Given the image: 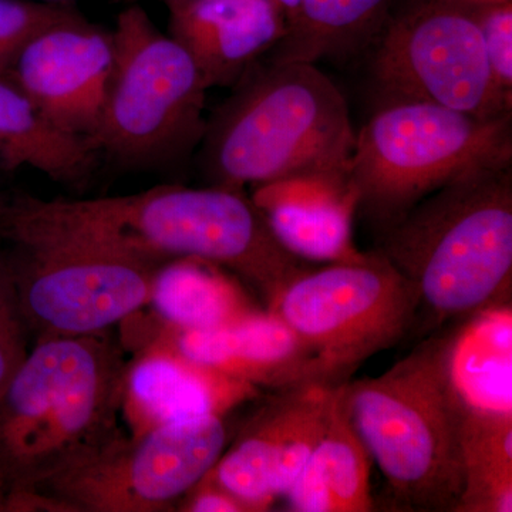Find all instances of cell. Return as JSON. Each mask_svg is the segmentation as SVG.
Masks as SVG:
<instances>
[{"mask_svg":"<svg viewBox=\"0 0 512 512\" xmlns=\"http://www.w3.org/2000/svg\"><path fill=\"white\" fill-rule=\"evenodd\" d=\"M0 228L26 229L163 266L194 258L227 268L271 299L309 268L286 251L242 190L163 185L124 197L43 200L0 188Z\"/></svg>","mask_w":512,"mask_h":512,"instance_id":"obj_1","label":"cell"},{"mask_svg":"<svg viewBox=\"0 0 512 512\" xmlns=\"http://www.w3.org/2000/svg\"><path fill=\"white\" fill-rule=\"evenodd\" d=\"M127 362L106 332L37 340L0 396V483L8 512L120 437Z\"/></svg>","mask_w":512,"mask_h":512,"instance_id":"obj_2","label":"cell"},{"mask_svg":"<svg viewBox=\"0 0 512 512\" xmlns=\"http://www.w3.org/2000/svg\"><path fill=\"white\" fill-rule=\"evenodd\" d=\"M355 141L345 97L315 64L261 59L205 124L198 163L208 183L229 190L350 180Z\"/></svg>","mask_w":512,"mask_h":512,"instance_id":"obj_3","label":"cell"},{"mask_svg":"<svg viewBox=\"0 0 512 512\" xmlns=\"http://www.w3.org/2000/svg\"><path fill=\"white\" fill-rule=\"evenodd\" d=\"M436 325L511 301L512 161L468 171L382 232L377 249Z\"/></svg>","mask_w":512,"mask_h":512,"instance_id":"obj_4","label":"cell"},{"mask_svg":"<svg viewBox=\"0 0 512 512\" xmlns=\"http://www.w3.org/2000/svg\"><path fill=\"white\" fill-rule=\"evenodd\" d=\"M343 399L350 424L400 504L457 512L464 417L444 373L443 338L421 343L383 375L346 382Z\"/></svg>","mask_w":512,"mask_h":512,"instance_id":"obj_5","label":"cell"},{"mask_svg":"<svg viewBox=\"0 0 512 512\" xmlns=\"http://www.w3.org/2000/svg\"><path fill=\"white\" fill-rule=\"evenodd\" d=\"M512 111L483 119L423 101L380 103L356 133L357 211L384 232L456 178L511 163Z\"/></svg>","mask_w":512,"mask_h":512,"instance_id":"obj_6","label":"cell"},{"mask_svg":"<svg viewBox=\"0 0 512 512\" xmlns=\"http://www.w3.org/2000/svg\"><path fill=\"white\" fill-rule=\"evenodd\" d=\"M113 43L109 93L89 143L126 168L183 160L201 143L207 124L208 87L197 63L138 6L120 13Z\"/></svg>","mask_w":512,"mask_h":512,"instance_id":"obj_7","label":"cell"},{"mask_svg":"<svg viewBox=\"0 0 512 512\" xmlns=\"http://www.w3.org/2000/svg\"><path fill=\"white\" fill-rule=\"evenodd\" d=\"M0 255L29 335L106 332L147 306L158 266L26 229L0 228Z\"/></svg>","mask_w":512,"mask_h":512,"instance_id":"obj_8","label":"cell"},{"mask_svg":"<svg viewBox=\"0 0 512 512\" xmlns=\"http://www.w3.org/2000/svg\"><path fill=\"white\" fill-rule=\"evenodd\" d=\"M268 311L311 350L323 383L338 386L369 357L400 342L419 305L412 285L373 252L306 269L269 299Z\"/></svg>","mask_w":512,"mask_h":512,"instance_id":"obj_9","label":"cell"},{"mask_svg":"<svg viewBox=\"0 0 512 512\" xmlns=\"http://www.w3.org/2000/svg\"><path fill=\"white\" fill-rule=\"evenodd\" d=\"M227 441L218 416L121 434L86 463L40 485L29 512L173 511L210 473Z\"/></svg>","mask_w":512,"mask_h":512,"instance_id":"obj_10","label":"cell"},{"mask_svg":"<svg viewBox=\"0 0 512 512\" xmlns=\"http://www.w3.org/2000/svg\"><path fill=\"white\" fill-rule=\"evenodd\" d=\"M372 45L380 103L423 101L483 119L512 111V96L495 82L470 8L412 0L393 8Z\"/></svg>","mask_w":512,"mask_h":512,"instance_id":"obj_11","label":"cell"},{"mask_svg":"<svg viewBox=\"0 0 512 512\" xmlns=\"http://www.w3.org/2000/svg\"><path fill=\"white\" fill-rule=\"evenodd\" d=\"M335 387L308 383L279 390L202 480L234 495L249 512L269 510L288 493L318 443Z\"/></svg>","mask_w":512,"mask_h":512,"instance_id":"obj_12","label":"cell"},{"mask_svg":"<svg viewBox=\"0 0 512 512\" xmlns=\"http://www.w3.org/2000/svg\"><path fill=\"white\" fill-rule=\"evenodd\" d=\"M113 62V33L79 13L33 36L8 79L53 126L89 141L100 123Z\"/></svg>","mask_w":512,"mask_h":512,"instance_id":"obj_13","label":"cell"},{"mask_svg":"<svg viewBox=\"0 0 512 512\" xmlns=\"http://www.w3.org/2000/svg\"><path fill=\"white\" fill-rule=\"evenodd\" d=\"M154 336L148 342L161 343L195 365L258 389L285 390L323 383L311 350L284 320L269 311H256L222 328L161 325Z\"/></svg>","mask_w":512,"mask_h":512,"instance_id":"obj_14","label":"cell"},{"mask_svg":"<svg viewBox=\"0 0 512 512\" xmlns=\"http://www.w3.org/2000/svg\"><path fill=\"white\" fill-rule=\"evenodd\" d=\"M258 393L252 384L195 365L161 343L147 342L127 363L121 413L130 436H140L161 424L225 417Z\"/></svg>","mask_w":512,"mask_h":512,"instance_id":"obj_15","label":"cell"},{"mask_svg":"<svg viewBox=\"0 0 512 512\" xmlns=\"http://www.w3.org/2000/svg\"><path fill=\"white\" fill-rule=\"evenodd\" d=\"M285 30L274 0H202L170 10V36L190 53L208 89L237 84Z\"/></svg>","mask_w":512,"mask_h":512,"instance_id":"obj_16","label":"cell"},{"mask_svg":"<svg viewBox=\"0 0 512 512\" xmlns=\"http://www.w3.org/2000/svg\"><path fill=\"white\" fill-rule=\"evenodd\" d=\"M252 201L279 244L296 258L326 264L365 258L353 244L357 194L350 180L296 178L259 185Z\"/></svg>","mask_w":512,"mask_h":512,"instance_id":"obj_17","label":"cell"},{"mask_svg":"<svg viewBox=\"0 0 512 512\" xmlns=\"http://www.w3.org/2000/svg\"><path fill=\"white\" fill-rule=\"evenodd\" d=\"M448 387L463 417H512V305L494 303L443 338Z\"/></svg>","mask_w":512,"mask_h":512,"instance_id":"obj_18","label":"cell"},{"mask_svg":"<svg viewBox=\"0 0 512 512\" xmlns=\"http://www.w3.org/2000/svg\"><path fill=\"white\" fill-rule=\"evenodd\" d=\"M345 383L338 384L328 419L311 456L284 495L295 512H366L373 510L370 457L350 424Z\"/></svg>","mask_w":512,"mask_h":512,"instance_id":"obj_19","label":"cell"},{"mask_svg":"<svg viewBox=\"0 0 512 512\" xmlns=\"http://www.w3.org/2000/svg\"><path fill=\"white\" fill-rule=\"evenodd\" d=\"M100 156L86 138L53 126L8 77L0 76V165L40 171L56 183L83 187Z\"/></svg>","mask_w":512,"mask_h":512,"instance_id":"obj_20","label":"cell"},{"mask_svg":"<svg viewBox=\"0 0 512 512\" xmlns=\"http://www.w3.org/2000/svg\"><path fill=\"white\" fill-rule=\"evenodd\" d=\"M396 0H299L269 63H313L375 42Z\"/></svg>","mask_w":512,"mask_h":512,"instance_id":"obj_21","label":"cell"},{"mask_svg":"<svg viewBox=\"0 0 512 512\" xmlns=\"http://www.w3.org/2000/svg\"><path fill=\"white\" fill-rule=\"evenodd\" d=\"M147 305L161 325L214 329L231 325L258 308L220 266L201 259H174L157 269Z\"/></svg>","mask_w":512,"mask_h":512,"instance_id":"obj_22","label":"cell"},{"mask_svg":"<svg viewBox=\"0 0 512 512\" xmlns=\"http://www.w3.org/2000/svg\"><path fill=\"white\" fill-rule=\"evenodd\" d=\"M464 487L457 512L512 511V417L463 419Z\"/></svg>","mask_w":512,"mask_h":512,"instance_id":"obj_23","label":"cell"},{"mask_svg":"<svg viewBox=\"0 0 512 512\" xmlns=\"http://www.w3.org/2000/svg\"><path fill=\"white\" fill-rule=\"evenodd\" d=\"M79 15L66 3L0 0V76L8 77L26 43L56 23Z\"/></svg>","mask_w":512,"mask_h":512,"instance_id":"obj_24","label":"cell"},{"mask_svg":"<svg viewBox=\"0 0 512 512\" xmlns=\"http://www.w3.org/2000/svg\"><path fill=\"white\" fill-rule=\"evenodd\" d=\"M29 330L0 255V396L28 357Z\"/></svg>","mask_w":512,"mask_h":512,"instance_id":"obj_25","label":"cell"},{"mask_svg":"<svg viewBox=\"0 0 512 512\" xmlns=\"http://www.w3.org/2000/svg\"><path fill=\"white\" fill-rule=\"evenodd\" d=\"M470 9L480 26L495 82L512 96V2Z\"/></svg>","mask_w":512,"mask_h":512,"instance_id":"obj_26","label":"cell"},{"mask_svg":"<svg viewBox=\"0 0 512 512\" xmlns=\"http://www.w3.org/2000/svg\"><path fill=\"white\" fill-rule=\"evenodd\" d=\"M180 511L187 512H249L247 505L217 485L201 480L185 495Z\"/></svg>","mask_w":512,"mask_h":512,"instance_id":"obj_27","label":"cell"},{"mask_svg":"<svg viewBox=\"0 0 512 512\" xmlns=\"http://www.w3.org/2000/svg\"><path fill=\"white\" fill-rule=\"evenodd\" d=\"M440 2L451 3V5L464 6V8H480V6L512 2V0H440Z\"/></svg>","mask_w":512,"mask_h":512,"instance_id":"obj_28","label":"cell"},{"mask_svg":"<svg viewBox=\"0 0 512 512\" xmlns=\"http://www.w3.org/2000/svg\"><path fill=\"white\" fill-rule=\"evenodd\" d=\"M279 9L284 12L285 20L291 18L292 13L295 12L296 6H298L299 0H274Z\"/></svg>","mask_w":512,"mask_h":512,"instance_id":"obj_29","label":"cell"},{"mask_svg":"<svg viewBox=\"0 0 512 512\" xmlns=\"http://www.w3.org/2000/svg\"><path fill=\"white\" fill-rule=\"evenodd\" d=\"M202 2V0H164L168 10L183 8V6L191 5V3Z\"/></svg>","mask_w":512,"mask_h":512,"instance_id":"obj_30","label":"cell"},{"mask_svg":"<svg viewBox=\"0 0 512 512\" xmlns=\"http://www.w3.org/2000/svg\"><path fill=\"white\" fill-rule=\"evenodd\" d=\"M0 512H8V494L0 483Z\"/></svg>","mask_w":512,"mask_h":512,"instance_id":"obj_31","label":"cell"},{"mask_svg":"<svg viewBox=\"0 0 512 512\" xmlns=\"http://www.w3.org/2000/svg\"><path fill=\"white\" fill-rule=\"evenodd\" d=\"M30 2H39V3H66L69 0H30Z\"/></svg>","mask_w":512,"mask_h":512,"instance_id":"obj_32","label":"cell"},{"mask_svg":"<svg viewBox=\"0 0 512 512\" xmlns=\"http://www.w3.org/2000/svg\"><path fill=\"white\" fill-rule=\"evenodd\" d=\"M6 174V171L3 170L2 165H0V188H3V175Z\"/></svg>","mask_w":512,"mask_h":512,"instance_id":"obj_33","label":"cell"}]
</instances>
